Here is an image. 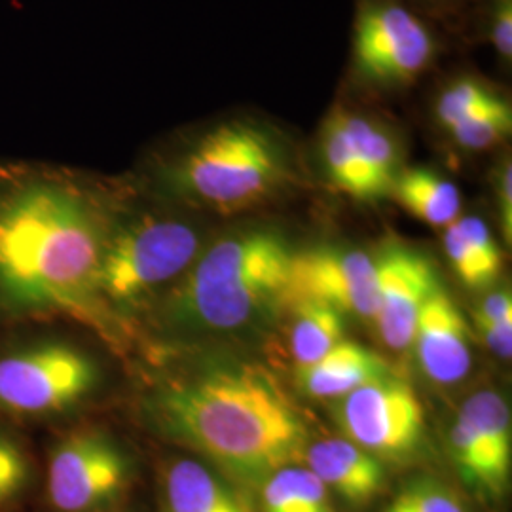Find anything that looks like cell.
<instances>
[{
  "instance_id": "obj_6",
  "label": "cell",
  "mask_w": 512,
  "mask_h": 512,
  "mask_svg": "<svg viewBox=\"0 0 512 512\" xmlns=\"http://www.w3.org/2000/svg\"><path fill=\"white\" fill-rule=\"evenodd\" d=\"M101 366L67 338L42 334L0 346V421H50L86 403Z\"/></svg>"
},
{
  "instance_id": "obj_24",
  "label": "cell",
  "mask_w": 512,
  "mask_h": 512,
  "mask_svg": "<svg viewBox=\"0 0 512 512\" xmlns=\"http://www.w3.org/2000/svg\"><path fill=\"white\" fill-rule=\"evenodd\" d=\"M478 40L492 48L503 71L512 65V0H480L473 8Z\"/></svg>"
},
{
  "instance_id": "obj_20",
  "label": "cell",
  "mask_w": 512,
  "mask_h": 512,
  "mask_svg": "<svg viewBox=\"0 0 512 512\" xmlns=\"http://www.w3.org/2000/svg\"><path fill=\"white\" fill-rule=\"evenodd\" d=\"M291 353L296 368L319 361L327 351L346 338V315L325 304L302 302L291 308Z\"/></svg>"
},
{
  "instance_id": "obj_22",
  "label": "cell",
  "mask_w": 512,
  "mask_h": 512,
  "mask_svg": "<svg viewBox=\"0 0 512 512\" xmlns=\"http://www.w3.org/2000/svg\"><path fill=\"white\" fill-rule=\"evenodd\" d=\"M35 480V461L25 440L0 421V512L14 507Z\"/></svg>"
},
{
  "instance_id": "obj_1",
  "label": "cell",
  "mask_w": 512,
  "mask_h": 512,
  "mask_svg": "<svg viewBox=\"0 0 512 512\" xmlns=\"http://www.w3.org/2000/svg\"><path fill=\"white\" fill-rule=\"evenodd\" d=\"M128 183L67 165L0 160V323L71 317L109 336L97 274Z\"/></svg>"
},
{
  "instance_id": "obj_9",
  "label": "cell",
  "mask_w": 512,
  "mask_h": 512,
  "mask_svg": "<svg viewBox=\"0 0 512 512\" xmlns=\"http://www.w3.org/2000/svg\"><path fill=\"white\" fill-rule=\"evenodd\" d=\"M133 476V458L105 429H71L48 452L46 505L52 512L109 511L128 492Z\"/></svg>"
},
{
  "instance_id": "obj_11",
  "label": "cell",
  "mask_w": 512,
  "mask_h": 512,
  "mask_svg": "<svg viewBox=\"0 0 512 512\" xmlns=\"http://www.w3.org/2000/svg\"><path fill=\"white\" fill-rule=\"evenodd\" d=\"M450 458L463 484L488 503L501 501L511 482L512 418L507 399L482 389L459 408L450 429Z\"/></svg>"
},
{
  "instance_id": "obj_16",
  "label": "cell",
  "mask_w": 512,
  "mask_h": 512,
  "mask_svg": "<svg viewBox=\"0 0 512 512\" xmlns=\"http://www.w3.org/2000/svg\"><path fill=\"white\" fill-rule=\"evenodd\" d=\"M306 467L351 507H365L384 492V461L346 439L317 440L304 452Z\"/></svg>"
},
{
  "instance_id": "obj_14",
  "label": "cell",
  "mask_w": 512,
  "mask_h": 512,
  "mask_svg": "<svg viewBox=\"0 0 512 512\" xmlns=\"http://www.w3.org/2000/svg\"><path fill=\"white\" fill-rule=\"evenodd\" d=\"M376 313L372 323L387 348L404 351L414 342L421 308L440 285L433 260L393 241L376 255Z\"/></svg>"
},
{
  "instance_id": "obj_28",
  "label": "cell",
  "mask_w": 512,
  "mask_h": 512,
  "mask_svg": "<svg viewBox=\"0 0 512 512\" xmlns=\"http://www.w3.org/2000/svg\"><path fill=\"white\" fill-rule=\"evenodd\" d=\"M412 4L421 16L433 18H446V16H459L465 10H473L480 0H406Z\"/></svg>"
},
{
  "instance_id": "obj_25",
  "label": "cell",
  "mask_w": 512,
  "mask_h": 512,
  "mask_svg": "<svg viewBox=\"0 0 512 512\" xmlns=\"http://www.w3.org/2000/svg\"><path fill=\"white\" fill-rule=\"evenodd\" d=\"M476 327L486 344L501 359H511L512 296L509 289L490 293L478 306Z\"/></svg>"
},
{
  "instance_id": "obj_18",
  "label": "cell",
  "mask_w": 512,
  "mask_h": 512,
  "mask_svg": "<svg viewBox=\"0 0 512 512\" xmlns=\"http://www.w3.org/2000/svg\"><path fill=\"white\" fill-rule=\"evenodd\" d=\"M389 370L384 357L357 342L342 340L319 361L296 368L298 384L313 399H344Z\"/></svg>"
},
{
  "instance_id": "obj_26",
  "label": "cell",
  "mask_w": 512,
  "mask_h": 512,
  "mask_svg": "<svg viewBox=\"0 0 512 512\" xmlns=\"http://www.w3.org/2000/svg\"><path fill=\"white\" fill-rule=\"evenodd\" d=\"M442 241H444V251H446L450 266L454 268L456 275L467 287L484 289L497 279V275L482 262L480 256L476 255V251L469 245V241L463 238L456 222H452L448 228H444Z\"/></svg>"
},
{
  "instance_id": "obj_12",
  "label": "cell",
  "mask_w": 512,
  "mask_h": 512,
  "mask_svg": "<svg viewBox=\"0 0 512 512\" xmlns=\"http://www.w3.org/2000/svg\"><path fill=\"white\" fill-rule=\"evenodd\" d=\"M302 302L325 304L344 315L372 321L376 313V258L338 243L294 249L281 306L293 308Z\"/></svg>"
},
{
  "instance_id": "obj_10",
  "label": "cell",
  "mask_w": 512,
  "mask_h": 512,
  "mask_svg": "<svg viewBox=\"0 0 512 512\" xmlns=\"http://www.w3.org/2000/svg\"><path fill=\"white\" fill-rule=\"evenodd\" d=\"M338 408L346 439L380 461L412 458L420 450L425 414L414 387L399 376H384L351 391Z\"/></svg>"
},
{
  "instance_id": "obj_2",
  "label": "cell",
  "mask_w": 512,
  "mask_h": 512,
  "mask_svg": "<svg viewBox=\"0 0 512 512\" xmlns=\"http://www.w3.org/2000/svg\"><path fill=\"white\" fill-rule=\"evenodd\" d=\"M150 425L245 484H262L308 448V425L262 366L205 365L148 393Z\"/></svg>"
},
{
  "instance_id": "obj_15",
  "label": "cell",
  "mask_w": 512,
  "mask_h": 512,
  "mask_svg": "<svg viewBox=\"0 0 512 512\" xmlns=\"http://www.w3.org/2000/svg\"><path fill=\"white\" fill-rule=\"evenodd\" d=\"M412 346L423 374L435 384H459L471 370V330L442 283L421 308Z\"/></svg>"
},
{
  "instance_id": "obj_13",
  "label": "cell",
  "mask_w": 512,
  "mask_h": 512,
  "mask_svg": "<svg viewBox=\"0 0 512 512\" xmlns=\"http://www.w3.org/2000/svg\"><path fill=\"white\" fill-rule=\"evenodd\" d=\"M429 112L440 135L461 152H488L511 139V97L482 74L444 78L433 92Z\"/></svg>"
},
{
  "instance_id": "obj_21",
  "label": "cell",
  "mask_w": 512,
  "mask_h": 512,
  "mask_svg": "<svg viewBox=\"0 0 512 512\" xmlns=\"http://www.w3.org/2000/svg\"><path fill=\"white\" fill-rule=\"evenodd\" d=\"M260 486L264 512H336L332 494L308 467L287 465Z\"/></svg>"
},
{
  "instance_id": "obj_27",
  "label": "cell",
  "mask_w": 512,
  "mask_h": 512,
  "mask_svg": "<svg viewBox=\"0 0 512 512\" xmlns=\"http://www.w3.org/2000/svg\"><path fill=\"white\" fill-rule=\"evenodd\" d=\"M495 209L497 222L507 245L512 241V162L511 154H503L495 164L494 177Z\"/></svg>"
},
{
  "instance_id": "obj_5",
  "label": "cell",
  "mask_w": 512,
  "mask_h": 512,
  "mask_svg": "<svg viewBox=\"0 0 512 512\" xmlns=\"http://www.w3.org/2000/svg\"><path fill=\"white\" fill-rule=\"evenodd\" d=\"M205 247L203 226L186 207L135 202L112 230L97 274V304L110 334L124 319L154 306Z\"/></svg>"
},
{
  "instance_id": "obj_3",
  "label": "cell",
  "mask_w": 512,
  "mask_h": 512,
  "mask_svg": "<svg viewBox=\"0 0 512 512\" xmlns=\"http://www.w3.org/2000/svg\"><path fill=\"white\" fill-rule=\"evenodd\" d=\"M150 179L160 200L236 215L272 202L293 184V145L262 116L230 114L158 150Z\"/></svg>"
},
{
  "instance_id": "obj_8",
  "label": "cell",
  "mask_w": 512,
  "mask_h": 512,
  "mask_svg": "<svg viewBox=\"0 0 512 512\" xmlns=\"http://www.w3.org/2000/svg\"><path fill=\"white\" fill-rule=\"evenodd\" d=\"M317 160L325 181L361 203L391 198L406 167L403 131L382 112L353 101H338L317 131Z\"/></svg>"
},
{
  "instance_id": "obj_17",
  "label": "cell",
  "mask_w": 512,
  "mask_h": 512,
  "mask_svg": "<svg viewBox=\"0 0 512 512\" xmlns=\"http://www.w3.org/2000/svg\"><path fill=\"white\" fill-rule=\"evenodd\" d=\"M162 501L165 512H253L226 476L190 458L165 465Z\"/></svg>"
},
{
  "instance_id": "obj_4",
  "label": "cell",
  "mask_w": 512,
  "mask_h": 512,
  "mask_svg": "<svg viewBox=\"0 0 512 512\" xmlns=\"http://www.w3.org/2000/svg\"><path fill=\"white\" fill-rule=\"evenodd\" d=\"M293 251L289 239L268 226L220 236L152 306L156 325L171 336L247 329L281 306Z\"/></svg>"
},
{
  "instance_id": "obj_19",
  "label": "cell",
  "mask_w": 512,
  "mask_h": 512,
  "mask_svg": "<svg viewBox=\"0 0 512 512\" xmlns=\"http://www.w3.org/2000/svg\"><path fill=\"white\" fill-rule=\"evenodd\" d=\"M389 200L399 203L414 219L440 230L456 222L463 207L456 183L425 165H406L393 184Z\"/></svg>"
},
{
  "instance_id": "obj_23",
  "label": "cell",
  "mask_w": 512,
  "mask_h": 512,
  "mask_svg": "<svg viewBox=\"0 0 512 512\" xmlns=\"http://www.w3.org/2000/svg\"><path fill=\"white\" fill-rule=\"evenodd\" d=\"M382 512H469L459 495L444 482L421 476L406 482Z\"/></svg>"
},
{
  "instance_id": "obj_7",
  "label": "cell",
  "mask_w": 512,
  "mask_h": 512,
  "mask_svg": "<svg viewBox=\"0 0 512 512\" xmlns=\"http://www.w3.org/2000/svg\"><path fill=\"white\" fill-rule=\"evenodd\" d=\"M440 57L429 19L406 0H357L349 76L368 95H399L414 88Z\"/></svg>"
}]
</instances>
